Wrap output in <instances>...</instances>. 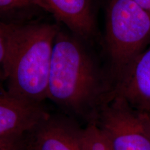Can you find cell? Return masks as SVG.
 <instances>
[{
    "instance_id": "cell-1",
    "label": "cell",
    "mask_w": 150,
    "mask_h": 150,
    "mask_svg": "<svg viewBox=\"0 0 150 150\" xmlns=\"http://www.w3.org/2000/svg\"><path fill=\"white\" fill-rule=\"evenodd\" d=\"M87 42L59 29L54 41L47 99L73 119L94 124L113 97V83L90 51Z\"/></svg>"
},
{
    "instance_id": "cell-2",
    "label": "cell",
    "mask_w": 150,
    "mask_h": 150,
    "mask_svg": "<svg viewBox=\"0 0 150 150\" xmlns=\"http://www.w3.org/2000/svg\"><path fill=\"white\" fill-rule=\"evenodd\" d=\"M61 27L39 19L13 24L5 65L9 95L33 104L47 99L54 41Z\"/></svg>"
},
{
    "instance_id": "cell-3",
    "label": "cell",
    "mask_w": 150,
    "mask_h": 150,
    "mask_svg": "<svg viewBox=\"0 0 150 150\" xmlns=\"http://www.w3.org/2000/svg\"><path fill=\"white\" fill-rule=\"evenodd\" d=\"M104 41L114 83L150 43V15L134 0H108Z\"/></svg>"
},
{
    "instance_id": "cell-4",
    "label": "cell",
    "mask_w": 150,
    "mask_h": 150,
    "mask_svg": "<svg viewBox=\"0 0 150 150\" xmlns=\"http://www.w3.org/2000/svg\"><path fill=\"white\" fill-rule=\"evenodd\" d=\"M111 150H150L149 117L113 95L95 122Z\"/></svg>"
},
{
    "instance_id": "cell-5",
    "label": "cell",
    "mask_w": 150,
    "mask_h": 150,
    "mask_svg": "<svg viewBox=\"0 0 150 150\" xmlns=\"http://www.w3.org/2000/svg\"><path fill=\"white\" fill-rule=\"evenodd\" d=\"M82 131L76 120L49 112L27 132L26 142L33 150H83Z\"/></svg>"
},
{
    "instance_id": "cell-6",
    "label": "cell",
    "mask_w": 150,
    "mask_h": 150,
    "mask_svg": "<svg viewBox=\"0 0 150 150\" xmlns=\"http://www.w3.org/2000/svg\"><path fill=\"white\" fill-rule=\"evenodd\" d=\"M43 12L51 14L69 31L87 43L97 35L93 0H33Z\"/></svg>"
},
{
    "instance_id": "cell-7",
    "label": "cell",
    "mask_w": 150,
    "mask_h": 150,
    "mask_svg": "<svg viewBox=\"0 0 150 150\" xmlns=\"http://www.w3.org/2000/svg\"><path fill=\"white\" fill-rule=\"evenodd\" d=\"M113 95L150 117V47L114 81Z\"/></svg>"
},
{
    "instance_id": "cell-8",
    "label": "cell",
    "mask_w": 150,
    "mask_h": 150,
    "mask_svg": "<svg viewBox=\"0 0 150 150\" xmlns=\"http://www.w3.org/2000/svg\"><path fill=\"white\" fill-rule=\"evenodd\" d=\"M49 112L44 104L16 98L0 86V140L25 134Z\"/></svg>"
},
{
    "instance_id": "cell-9",
    "label": "cell",
    "mask_w": 150,
    "mask_h": 150,
    "mask_svg": "<svg viewBox=\"0 0 150 150\" xmlns=\"http://www.w3.org/2000/svg\"><path fill=\"white\" fill-rule=\"evenodd\" d=\"M42 12L33 0H0V20L6 23H23L37 20Z\"/></svg>"
},
{
    "instance_id": "cell-10",
    "label": "cell",
    "mask_w": 150,
    "mask_h": 150,
    "mask_svg": "<svg viewBox=\"0 0 150 150\" xmlns=\"http://www.w3.org/2000/svg\"><path fill=\"white\" fill-rule=\"evenodd\" d=\"M83 150H111L106 138L95 124H88L82 131Z\"/></svg>"
},
{
    "instance_id": "cell-11",
    "label": "cell",
    "mask_w": 150,
    "mask_h": 150,
    "mask_svg": "<svg viewBox=\"0 0 150 150\" xmlns=\"http://www.w3.org/2000/svg\"><path fill=\"white\" fill-rule=\"evenodd\" d=\"M12 23L0 20V86L5 82V65L9 45Z\"/></svg>"
},
{
    "instance_id": "cell-12",
    "label": "cell",
    "mask_w": 150,
    "mask_h": 150,
    "mask_svg": "<svg viewBox=\"0 0 150 150\" xmlns=\"http://www.w3.org/2000/svg\"><path fill=\"white\" fill-rule=\"evenodd\" d=\"M25 134L0 140V150H18L23 143Z\"/></svg>"
},
{
    "instance_id": "cell-13",
    "label": "cell",
    "mask_w": 150,
    "mask_h": 150,
    "mask_svg": "<svg viewBox=\"0 0 150 150\" xmlns=\"http://www.w3.org/2000/svg\"><path fill=\"white\" fill-rule=\"evenodd\" d=\"M134 1L150 15V0H134Z\"/></svg>"
},
{
    "instance_id": "cell-14",
    "label": "cell",
    "mask_w": 150,
    "mask_h": 150,
    "mask_svg": "<svg viewBox=\"0 0 150 150\" xmlns=\"http://www.w3.org/2000/svg\"><path fill=\"white\" fill-rule=\"evenodd\" d=\"M18 150H33V149H31V148H30L29 146L27 145V142H26V138H24V142L22 143L21 147H20V149H19Z\"/></svg>"
},
{
    "instance_id": "cell-15",
    "label": "cell",
    "mask_w": 150,
    "mask_h": 150,
    "mask_svg": "<svg viewBox=\"0 0 150 150\" xmlns=\"http://www.w3.org/2000/svg\"><path fill=\"white\" fill-rule=\"evenodd\" d=\"M149 123H150V117H149Z\"/></svg>"
}]
</instances>
